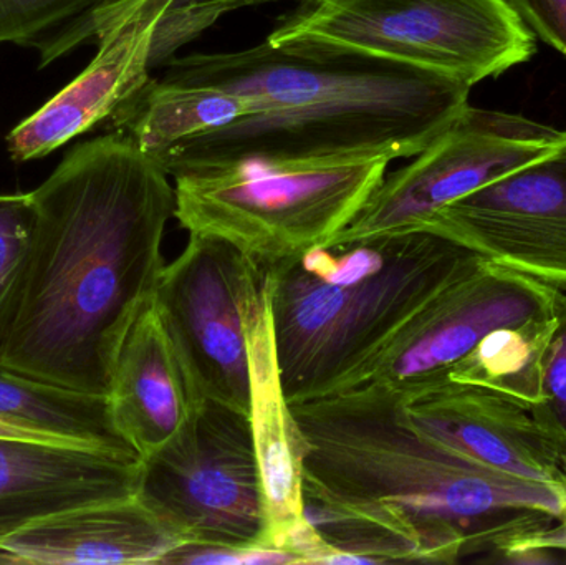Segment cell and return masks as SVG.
I'll list each match as a JSON object with an SVG mask.
<instances>
[{"label":"cell","instance_id":"1","mask_svg":"<svg viewBox=\"0 0 566 565\" xmlns=\"http://www.w3.org/2000/svg\"><path fill=\"white\" fill-rule=\"evenodd\" d=\"M29 198V265L0 368L108 395L119 347L166 265L175 186L113 132L70 149Z\"/></svg>","mask_w":566,"mask_h":565},{"label":"cell","instance_id":"2","mask_svg":"<svg viewBox=\"0 0 566 565\" xmlns=\"http://www.w3.org/2000/svg\"><path fill=\"white\" fill-rule=\"evenodd\" d=\"M161 79L248 96L251 115L156 156L169 178L234 166L412 158L469 108L471 85L310 40L172 56Z\"/></svg>","mask_w":566,"mask_h":565},{"label":"cell","instance_id":"3","mask_svg":"<svg viewBox=\"0 0 566 565\" xmlns=\"http://www.w3.org/2000/svg\"><path fill=\"white\" fill-rule=\"evenodd\" d=\"M290 408L302 440L303 496L361 506L401 563H497L564 516L566 490L448 450L416 431L378 385Z\"/></svg>","mask_w":566,"mask_h":565},{"label":"cell","instance_id":"4","mask_svg":"<svg viewBox=\"0 0 566 565\" xmlns=\"http://www.w3.org/2000/svg\"><path fill=\"white\" fill-rule=\"evenodd\" d=\"M481 255L431 231L318 245L264 269L290 405L365 384L401 332Z\"/></svg>","mask_w":566,"mask_h":565},{"label":"cell","instance_id":"5","mask_svg":"<svg viewBox=\"0 0 566 565\" xmlns=\"http://www.w3.org/2000/svg\"><path fill=\"white\" fill-rule=\"evenodd\" d=\"M389 159L315 166L245 165L176 176L175 218L268 269L325 245L385 178Z\"/></svg>","mask_w":566,"mask_h":565},{"label":"cell","instance_id":"6","mask_svg":"<svg viewBox=\"0 0 566 565\" xmlns=\"http://www.w3.org/2000/svg\"><path fill=\"white\" fill-rule=\"evenodd\" d=\"M268 36L310 40L431 70L474 86L532 59L535 36L507 0H300Z\"/></svg>","mask_w":566,"mask_h":565},{"label":"cell","instance_id":"7","mask_svg":"<svg viewBox=\"0 0 566 565\" xmlns=\"http://www.w3.org/2000/svg\"><path fill=\"white\" fill-rule=\"evenodd\" d=\"M139 500L185 544L271 547V517L251 418L206 398L186 427L143 460Z\"/></svg>","mask_w":566,"mask_h":565},{"label":"cell","instance_id":"8","mask_svg":"<svg viewBox=\"0 0 566 565\" xmlns=\"http://www.w3.org/2000/svg\"><path fill=\"white\" fill-rule=\"evenodd\" d=\"M562 132L469 106L415 161L381 179L353 221L325 245L424 231L432 216L547 153Z\"/></svg>","mask_w":566,"mask_h":565},{"label":"cell","instance_id":"9","mask_svg":"<svg viewBox=\"0 0 566 565\" xmlns=\"http://www.w3.org/2000/svg\"><path fill=\"white\" fill-rule=\"evenodd\" d=\"M261 279L262 268L234 245L189 234L178 258L163 269L155 294V304L205 398L248 417L245 311Z\"/></svg>","mask_w":566,"mask_h":565},{"label":"cell","instance_id":"10","mask_svg":"<svg viewBox=\"0 0 566 565\" xmlns=\"http://www.w3.org/2000/svg\"><path fill=\"white\" fill-rule=\"evenodd\" d=\"M555 292L482 259L401 332L361 385H378L399 404L442 387L452 368L495 328L552 314Z\"/></svg>","mask_w":566,"mask_h":565},{"label":"cell","instance_id":"11","mask_svg":"<svg viewBox=\"0 0 566 565\" xmlns=\"http://www.w3.org/2000/svg\"><path fill=\"white\" fill-rule=\"evenodd\" d=\"M424 231L566 291V132L534 161L439 209Z\"/></svg>","mask_w":566,"mask_h":565},{"label":"cell","instance_id":"12","mask_svg":"<svg viewBox=\"0 0 566 565\" xmlns=\"http://www.w3.org/2000/svg\"><path fill=\"white\" fill-rule=\"evenodd\" d=\"M169 0H122L96 36L98 52L65 88L7 136L17 163L43 158L109 119L151 75L153 35Z\"/></svg>","mask_w":566,"mask_h":565},{"label":"cell","instance_id":"13","mask_svg":"<svg viewBox=\"0 0 566 565\" xmlns=\"http://www.w3.org/2000/svg\"><path fill=\"white\" fill-rule=\"evenodd\" d=\"M412 428L499 473L566 490L562 451L531 410L504 395L446 384L401 404Z\"/></svg>","mask_w":566,"mask_h":565},{"label":"cell","instance_id":"14","mask_svg":"<svg viewBox=\"0 0 566 565\" xmlns=\"http://www.w3.org/2000/svg\"><path fill=\"white\" fill-rule=\"evenodd\" d=\"M139 454L0 438V537L86 504L136 496Z\"/></svg>","mask_w":566,"mask_h":565},{"label":"cell","instance_id":"15","mask_svg":"<svg viewBox=\"0 0 566 565\" xmlns=\"http://www.w3.org/2000/svg\"><path fill=\"white\" fill-rule=\"evenodd\" d=\"M108 400L116 430L142 460L168 444L206 400L155 299L119 347Z\"/></svg>","mask_w":566,"mask_h":565},{"label":"cell","instance_id":"16","mask_svg":"<svg viewBox=\"0 0 566 565\" xmlns=\"http://www.w3.org/2000/svg\"><path fill=\"white\" fill-rule=\"evenodd\" d=\"M181 546L136 494L63 511L0 537V564H165Z\"/></svg>","mask_w":566,"mask_h":565},{"label":"cell","instance_id":"17","mask_svg":"<svg viewBox=\"0 0 566 565\" xmlns=\"http://www.w3.org/2000/svg\"><path fill=\"white\" fill-rule=\"evenodd\" d=\"M245 344L251 370V428L262 488L271 517V547L305 523L302 491V440L283 391L268 275L249 297Z\"/></svg>","mask_w":566,"mask_h":565},{"label":"cell","instance_id":"18","mask_svg":"<svg viewBox=\"0 0 566 565\" xmlns=\"http://www.w3.org/2000/svg\"><path fill=\"white\" fill-rule=\"evenodd\" d=\"M252 112L254 102L248 96L151 76L109 122L113 132L128 136L143 153L156 158L182 139L231 125Z\"/></svg>","mask_w":566,"mask_h":565},{"label":"cell","instance_id":"19","mask_svg":"<svg viewBox=\"0 0 566 565\" xmlns=\"http://www.w3.org/2000/svg\"><path fill=\"white\" fill-rule=\"evenodd\" d=\"M0 420L62 443L136 453L116 430L108 395L72 390L3 368Z\"/></svg>","mask_w":566,"mask_h":565},{"label":"cell","instance_id":"20","mask_svg":"<svg viewBox=\"0 0 566 565\" xmlns=\"http://www.w3.org/2000/svg\"><path fill=\"white\" fill-rule=\"evenodd\" d=\"M554 327L552 312L495 328L452 368L448 384L485 388L532 410L542 401L544 358Z\"/></svg>","mask_w":566,"mask_h":565},{"label":"cell","instance_id":"21","mask_svg":"<svg viewBox=\"0 0 566 565\" xmlns=\"http://www.w3.org/2000/svg\"><path fill=\"white\" fill-rule=\"evenodd\" d=\"M122 0H0V45L39 50L40 66L96 40Z\"/></svg>","mask_w":566,"mask_h":565},{"label":"cell","instance_id":"22","mask_svg":"<svg viewBox=\"0 0 566 565\" xmlns=\"http://www.w3.org/2000/svg\"><path fill=\"white\" fill-rule=\"evenodd\" d=\"M32 224L29 192L0 195V358L22 299Z\"/></svg>","mask_w":566,"mask_h":565},{"label":"cell","instance_id":"23","mask_svg":"<svg viewBox=\"0 0 566 565\" xmlns=\"http://www.w3.org/2000/svg\"><path fill=\"white\" fill-rule=\"evenodd\" d=\"M269 2L277 0H169L153 35L149 65L151 69L165 65L224 13Z\"/></svg>","mask_w":566,"mask_h":565},{"label":"cell","instance_id":"24","mask_svg":"<svg viewBox=\"0 0 566 565\" xmlns=\"http://www.w3.org/2000/svg\"><path fill=\"white\" fill-rule=\"evenodd\" d=\"M555 327L548 342L542 374V401L532 417L548 438L566 448V291L557 289L554 299Z\"/></svg>","mask_w":566,"mask_h":565},{"label":"cell","instance_id":"25","mask_svg":"<svg viewBox=\"0 0 566 565\" xmlns=\"http://www.w3.org/2000/svg\"><path fill=\"white\" fill-rule=\"evenodd\" d=\"M532 33L566 59V0H507Z\"/></svg>","mask_w":566,"mask_h":565},{"label":"cell","instance_id":"26","mask_svg":"<svg viewBox=\"0 0 566 565\" xmlns=\"http://www.w3.org/2000/svg\"><path fill=\"white\" fill-rule=\"evenodd\" d=\"M562 470L566 481V448L562 451ZM558 554L566 556V508L564 516L555 526L525 540L514 550L502 556L499 563L551 564L557 563Z\"/></svg>","mask_w":566,"mask_h":565}]
</instances>
